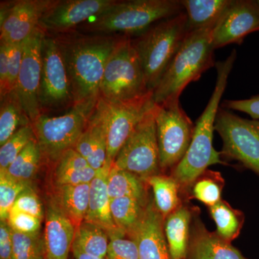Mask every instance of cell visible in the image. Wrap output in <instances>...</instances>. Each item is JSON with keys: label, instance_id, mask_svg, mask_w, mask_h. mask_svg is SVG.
<instances>
[{"label": "cell", "instance_id": "obj_11", "mask_svg": "<svg viewBox=\"0 0 259 259\" xmlns=\"http://www.w3.org/2000/svg\"><path fill=\"white\" fill-rule=\"evenodd\" d=\"M153 107L140 121L112 164L115 168L134 174L144 182L159 175L161 170Z\"/></svg>", "mask_w": 259, "mask_h": 259}, {"label": "cell", "instance_id": "obj_27", "mask_svg": "<svg viewBox=\"0 0 259 259\" xmlns=\"http://www.w3.org/2000/svg\"><path fill=\"white\" fill-rule=\"evenodd\" d=\"M144 181L139 177L112 166L107 176V185L110 198L134 197L147 204V192Z\"/></svg>", "mask_w": 259, "mask_h": 259}, {"label": "cell", "instance_id": "obj_23", "mask_svg": "<svg viewBox=\"0 0 259 259\" xmlns=\"http://www.w3.org/2000/svg\"><path fill=\"white\" fill-rule=\"evenodd\" d=\"M90 190V184L55 187L54 197L76 228L88 214Z\"/></svg>", "mask_w": 259, "mask_h": 259}, {"label": "cell", "instance_id": "obj_14", "mask_svg": "<svg viewBox=\"0 0 259 259\" xmlns=\"http://www.w3.org/2000/svg\"><path fill=\"white\" fill-rule=\"evenodd\" d=\"M53 0H18L1 3L0 40L20 44L38 27L39 21Z\"/></svg>", "mask_w": 259, "mask_h": 259}, {"label": "cell", "instance_id": "obj_12", "mask_svg": "<svg viewBox=\"0 0 259 259\" xmlns=\"http://www.w3.org/2000/svg\"><path fill=\"white\" fill-rule=\"evenodd\" d=\"M41 77L39 102L44 109L74 105L71 83L64 58L55 37L47 35L42 40Z\"/></svg>", "mask_w": 259, "mask_h": 259}, {"label": "cell", "instance_id": "obj_17", "mask_svg": "<svg viewBox=\"0 0 259 259\" xmlns=\"http://www.w3.org/2000/svg\"><path fill=\"white\" fill-rule=\"evenodd\" d=\"M76 228L55 197H49L46 204L44 233L47 259H69Z\"/></svg>", "mask_w": 259, "mask_h": 259}, {"label": "cell", "instance_id": "obj_2", "mask_svg": "<svg viewBox=\"0 0 259 259\" xmlns=\"http://www.w3.org/2000/svg\"><path fill=\"white\" fill-rule=\"evenodd\" d=\"M236 59V51H233L226 60L216 63L217 79L214 91L194 125L193 137L188 151L183 159L172 170L171 177L176 180L180 188L192 187L209 166L226 164L221 160V153L213 147V133L221 99Z\"/></svg>", "mask_w": 259, "mask_h": 259}, {"label": "cell", "instance_id": "obj_4", "mask_svg": "<svg viewBox=\"0 0 259 259\" xmlns=\"http://www.w3.org/2000/svg\"><path fill=\"white\" fill-rule=\"evenodd\" d=\"M178 0L116 1L102 14L80 26L95 35H141L155 24L184 13Z\"/></svg>", "mask_w": 259, "mask_h": 259}, {"label": "cell", "instance_id": "obj_38", "mask_svg": "<svg viewBox=\"0 0 259 259\" xmlns=\"http://www.w3.org/2000/svg\"><path fill=\"white\" fill-rule=\"evenodd\" d=\"M107 259H139V248L131 238L115 237L110 238Z\"/></svg>", "mask_w": 259, "mask_h": 259}, {"label": "cell", "instance_id": "obj_33", "mask_svg": "<svg viewBox=\"0 0 259 259\" xmlns=\"http://www.w3.org/2000/svg\"><path fill=\"white\" fill-rule=\"evenodd\" d=\"M13 254L11 259H47L44 234L17 233L13 231Z\"/></svg>", "mask_w": 259, "mask_h": 259}, {"label": "cell", "instance_id": "obj_15", "mask_svg": "<svg viewBox=\"0 0 259 259\" xmlns=\"http://www.w3.org/2000/svg\"><path fill=\"white\" fill-rule=\"evenodd\" d=\"M115 0H64L54 1L39 21L46 32L60 34L97 18L111 7Z\"/></svg>", "mask_w": 259, "mask_h": 259}, {"label": "cell", "instance_id": "obj_10", "mask_svg": "<svg viewBox=\"0 0 259 259\" xmlns=\"http://www.w3.org/2000/svg\"><path fill=\"white\" fill-rule=\"evenodd\" d=\"M214 131L222 139L221 156L259 175V120L243 118L220 107Z\"/></svg>", "mask_w": 259, "mask_h": 259}, {"label": "cell", "instance_id": "obj_35", "mask_svg": "<svg viewBox=\"0 0 259 259\" xmlns=\"http://www.w3.org/2000/svg\"><path fill=\"white\" fill-rule=\"evenodd\" d=\"M32 182H23L0 171V221H7L19 194Z\"/></svg>", "mask_w": 259, "mask_h": 259}, {"label": "cell", "instance_id": "obj_43", "mask_svg": "<svg viewBox=\"0 0 259 259\" xmlns=\"http://www.w3.org/2000/svg\"><path fill=\"white\" fill-rule=\"evenodd\" d=\"M10 93L8 53H7L6 45L1 42L0 44V97L3 98Z\"/></svg>", "mask_w": 259, "mask_h": 259}, {"label": "cell", "instance_id": "obj_32", "mask_svg": "<svg viewBox=\"0 0 259 259\" xmlns=\"http://www.w3.org/2000/svg\"><path fill=\"white\" fill-rule=\"evenodd\" d=\"M224 181L218 172L206 171L192 185V197L212 207L221 199Z\"/></svg>", "mask_w": 259, "mask_h": 259}, {"label": "cell", "instance_id": "obj_20", "mask_svg": "<svg viewBox=\"0 0 259 259\" xmlns=\"http://www.w3.org/2000/svg\"><path fill=\"white\" fill-rule=\"evenodd\" d=\"M188 254L190 259H248L230 242L197 222L190 233Z\"/></svg>", "mask_w": 259, "mask_h": 259}, {"label": "cell", "instance_id": "obj_5", "mask_svg": "<svg viewBox=\"0 0 259 259\" xmlns=\"http://www.w3.org/2000/svg\"><path fill=\"white\" fill-rule=\"evenodd\" d=\"M185 12L161 20L132 39L148 91L153 93L188 33Z\"/></svg>", "mask_w": 259, "mask_h": 259}, {"label": "cell", "instance_id": "obj_13", "mask_svg": "<svg viewBox=\"0 0 259 259\" xmlns=\"http://www.w3.org/2000/svg\"><path fill=\"white\" fill-rule=\"evenodd\" d=\"M46 32L38 26L24 40L23 61L14 90L32 122L42 114L39 102V90L41 77L42 44Z\"/></svg>", "mask_w": 259, "mask_h": 259}, {"label": "cell", "instance_id": "obj_34", "mask_svg": "<svg viewBox=\"0 0 259 259\" xmlns=\"http://www.w3.org/2000/svg\"><path fill=\"white\" fill-rule=\"evenodd\" d=\"M35 139L32 123L18 130L0 148V171H6L24 148Z\"/></svg>", "mask_w": 259, "mask_h": 259}, {"label": "cell", "instance_id": "obj_25", "mask_svg": "<svg viewBox=\"0 0 259 259\" xmlns=\"http://www.w3.org/2000/svg\"><path fill=\"white\" fill-rule=\"evenodd\" d=\"M110 237L105 230L89 221H83L76 227L71 250H79L91 256L105 258Z\"/></svg>", "mask_w": 259, "mask_h": 259}, {"label": "cell", "instance_id": "obj_9", "mask_svg": "<svg viewBox=\"0 0 259 259\" xmlns=\"http://www.w3.org/2000/svg\"><path fill=\"white\" fill-rule=\"evenodd\" d=\"M153 93L130 101H112L100 97L96 109L107 139V162L113 164L116 156L143 117L155 105Z\"/></svg>", "mask_w": 259, "mask_h": 259}, {"label": "cell", "instance_id": "obj_21", "mask_svg": "<svg viewBox=\"0 0 259 259\" xmlns=\"http://www.w3.org/2000/svg\"><path fill=\"white\" fill-rule=\"evenodd\" d=\"M74 149L96 171L102 169L108 163L105 128L96 110L94 112Z\"/></svg>", "mask_w": 259, "mask_h": 259}, {"label": "cell", "instance_id": "obj_29", "mask_svg": "<svg viewBox=\"0 0 259 259\" xmlns=\"http://www.w3.org/2000/svg\"><path fill=\"white\" fill-rule=\"evenodd\" d=\"M147 204L134 197L112 199L110 209L116 227L128 236L142 219Z\"/></svg>", "mask_w": 259, "mask_h": 259}, {"label": "cell", "instance_id": "obj_41", "mask_svg": "<svg viewBox=\"0 0 259 259\" xmlns=\"http://www.w3.org/2000/svg\"><path fill=\"white\" fill-rule=\"evenodd\" d=\"M222 107L227 110L245 112L253 120H259V95L247 100H225Z\"/></svg>", "mask_w": 259, "mask_h": 259}, {"label": "cell", "instance_id": "obj_30", "mask_svg": "<svg viewBox=\"0 0 259 259\" xmlns=\"http://www.w3.org/2000/svg\"><path fill=\"white\" fill-rule=\"evenodd\" d=\"M209 211L215 223L218 236L231 243L239 236L244 222V215L241 211L233 209L224 200L209 207Z\"/></svg>", "mask_w": 259, "mask_h": 259}, {"label": "cell", "instance_id": "obj_1", "mask_svg": "<svg viewBox=\"0 0 259 259\" xmlns=\"http://www.w3.org/2000/svg\"><path fill=\"white\" fill-rule=\"evenodd\" d=\"M54 36L67 69L74 105L98 101L105 66L123 35H82L71 30Z\"/></svg>", "mask_w": 259, "mask_h": 259}, {"label": "cell", "instance_id": "obj_22", "mask_svg": "<svg viewBox=\"0 0 259 259\" xmlns=\"http://www.w3.org/2000/svg\"><path fill=\"white\" fill-rule=\"evenodd\" d=\"M191 218L190 209L180 205L164 219L163 230L171 259H185L188 255Z\"/></svg>", "mask_w": 259, "mask_h": 259}, {"label": "cell", "instance_id": "obj_40", "mask_svg": "<svg viewBox=\"0 0 259 259\" xmlns=\"http://www.w3.org/2000/svg\"><path fill=\"white\" fill-rule=\"evenodd\" d=\"M4 44V42H3ZM8 53V71H9L10 92L15 90L21 68L23 56V42L20 44H5Z\"/></svg>", "mask_w": 259, "mask_h": 259}, {"label": "cell", "instance_id": "obj_8", "mask_svg": "<svg viewBox=\"0 0 259 259\" xmlns=\"http://www.w3.org/2000/svg\"><path fill=\"white\" fill-rule=\"evenodd\" d=\"M160 168L162 171L175 168L185 157L193 137L194 125L180 100L165 102L153 107Z\"/></svg>", "mask_w": 259, "mask_h": 259}, {"label": "cell", "instance_id": "obj_39", "mask_svg": "<svg viewBox=\"0 0 259 259\" xmlns=\"http://www.w3.org/2000/svg\"><path fill=\"white\" fill-rule=\"evenodd\" d=\"M7 221L13 231L25 234H33L40 232L42 222L40 218L13 209L10 211Z\"/></svg>", "mask_w": 259, "mask_h": 259}, {"label": "cell", "instance_id": "obj_31", "mask_svg": "<svg viewBox=\"0 0 259 259\" xmlns=\"http://www.w3.org/2000/svg\"><path fill=\"white\" fill-rule=\"evenodd\" d=\"M42 159L36 139L30 141L6 171L16 180L32 182L40 168Z\"/></svg>", "mask_w": 259, "mask_h": 259}, {"label": "cell", "instance_id": "obj_7", "mask_svg": "<svg viewBox=\"0 0 259 259\" xmlns=\"http://www.w3.org/2000/svg\"><path fill=\"white\" fill-rule=\"evenodd\" d=\"M150 93L131 37L123 35L105 66L100 97L112 101L125 102Z\"/></svg>", "mask_w": 259, "mask_h": 259}, {"label": "cell", "instance_id": "obj_6", "mask_svg": "<svg viewBox=\"0 0 259 259\" xmlns=\"http://www.w3.org/2000/svg\"><path fill=\"white\" fill-rule=\"evenodd\" d=\"M97 102L73 105L69 112L61 115L50 117L42 114L32 122L42 158L56 163L65 153L74 148L95 112Z\"/></svg>", "mask_w": 259, "mask_h": 259}, {"label": "cell", "instance_id": "obj_44", "mask_svg": "<svg viewBox=\"0 0 259 259\" xmlns=\"http://www.w3.org/2000/svg\"><path fill=\"white\" fill-rule=\"evenodd\" d=\"M71 252H72L74 259H107L106 258H97V257L91 256V255L81 253V252L79 251V250H71Z\"/></svg>", "mask_w": 259, "mask_h": 259}, {"label": "cell", "instance_id": "obj_26", "mask_svg": "<svg viewBox=\"0 0 259 259\" xmlns=\"http://www.w3.org/2000/svg\"><path fill=\"white\" fill-rule=\"evenodd\" d=\"M0 146L23 127L32 123L14 90L1 98Z\"/></svg>", "mask_w": 259, "mask_h": 259}, {"label": "cell", "instance_id": "obj_3", "mask_svg": "<svg viewBox=\"0 0 259 259\" xmlns=\"http://www.w3.org/2000/svg\"><path fill=\"white\" fill-rule=\"evenodd\" d=\"M217 22L188 32L153 91V101L156 105L180 100L181 94L187 85L197 81L204 72L214 66L212 32Z\"/></svg>", "mask_w": 259, "mask_h": 259}, {"label": "cell", "instance_id": "obj_36", "mask_svg": "<svg viewBox=\"0 0 259 259\" xmlns=\"http://www.w3.org/2000/svg\"><path fill=\"white\" fill-rule=\"evenodd\" d=\"M98 171L91 166L83 168H69L64 170H54V187L64 185H79L90 184Z\"/></svg>", "mask_w": 259, "mask_h": 259}, {"label": "cell", "instance_id": "obj_37", "mask_svg": "<svg viewBox=\"0 0 259 259\" xmlns=\"http://www.w3.org/2000/svg\"><path fill=\"white\" fill-rule=\"evenodd\" d=\"M12 209L31 214L42 221L45 218L44 206L32 185L27 187L19 194Z\"/></svg>", "mask_w": 259, "mask_h": 259}, {"label": "cell", "instance_id": "obj_28", "mask_svg": "<svg viewBox=\"0 0 259 259\" xmlns=\"http://www.w3.org/2000/svg\"><path fill=\"white\" fill-rule=\"evenodd\" d=\"M145 182L152 188L153 202L163 219L180 207V187L173 177L157 175L149 177Z\"/></svg>", "mask_w": 259, "mask_h": 259}, {"label": "cell", "instance_id": "obj_42", "mask_svg": "<svg viewBox=\"0 0 259 259\" xmlns=\"http://www.w3.org/2000/svg\"><path fill=\"white\" fill-rule=\"evenodd\" d=\"M13 247V230L8 221H0V259H11Z\"/></svg>", "mask_w": 259, "mask_h": 259}, {"label": "cell", "instance_id": "obj_18", "mask_svg": "<svg viewBox=\"0 0 259 259\" xmlns=\"http://www.w3.org/2000/svg\"><path fill=\"white\" fill-rule=\"evenodd\" d=\"M164 219L151 201L139 225L128 235L138 245L139 259H171L165 237Z\"/></svg>", "mask_w": 259, "mask_h": 259}, {"label": "cell", "instance_id": "obj_19", "mask_svg": "<svg viewBox=\"0 0 259 259\" xmlns=\"http://www.w3.org/2000/svg\"><path fill=\"white\" fill-rule=\"evenodd\" d=\"M112 166L111 163H107L106 166L99 170L96 177L90 184V202L84 220L105 230L110 238L127 236L116 227L112 218V199L109 195L107 185V176Z\"/></svg>", "mask_w": 259, "mask_h": 259}, {"label": "cell", "instance_id": "obj_45", "mask_svg": "<svg viewBox=\"0 0 259 259\" xmlns=\"http://www.w3.org/2000/svg\"><path fill=\"white\" fill-rule=\"evenodd\" d=\"M256 3H257V5H258V6L259 8V0H257Z\"/></svg>", "mask_w": 259, "mask_h": 259}, {"label": "cell", "instance_id": "obj_16", "mask_svg": "<svg viewBox=\"0 0 259 259\" xmlns=\"http://www.w3.org/2000/svg\"><path fill=\"white\" fill-rule=\"evenodd\" d=\"M259 32V8L253 0H231L212 32L214 50L232 44H241L245 37Z\"/></svg>", "mask_w": 259, "mask_h": 259}, {"label": "cell", "instance_id": "obj_24", "mask_svg": "<svg viewBox=\"0 0 259 259\" xmlns=\"http://www.w3.org/2000/svg\"><path fill=\"white\" fill-rule=\"evenodd\" d=\"M231 3V0H181L189 32L216 23Z\"/></svg>", "mask_w": 259, "mask_h": 259}]
</instances>
